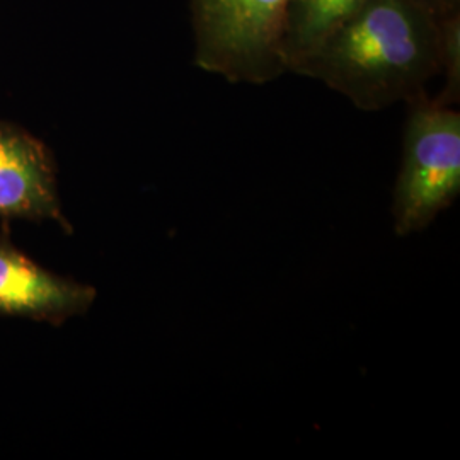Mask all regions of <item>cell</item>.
<instances>
[{
	"instance_id": "cell-7",
	"label": "cell",
	"mask_w": 460,
	"mask_h": 460,
	"mask_svg": "<svg viewBox=\"0 0 460 460\" xmlns=\"http://www.w3.org/2000/svg\"><path fill=\"white\" fill-rule=\"evenodd\" d=\"M437 19V57L440 74H444V91L438 101L445 106H454L460 99V11L435 17Z\"/></svg>"
},
{
	"instance_id": "cell-2",
	"label": "cell",
	"mask_w": 460,
	"mask_h": 460,
	"mask_svg": "<svg viewBox=\"0 0 460 460\" xmlns=\"http://www.w3.org/2000/svg\"><path fill=\"white\" fill-rule=\"evenodd\" d=\"M393 197L394 230L427 229L460 195V115L428 96L411 101Z\"/></svg>"
},
{
	"instance_id": "cell-3",
	"label": "cell",
	"mask_w": 460,
	"mask_h": 460,
	"mask_svg": "<svg viewBox=\"0 0 460 460\" xmlns=\"http://www.w3.org/2000/svg\"><path fill=\"white\" fill-rule=\"evenodd\" d=\"M292 0H190L198 68L263 85L287 72L281 55Z\"/></svg>"
},
{
	"instance_id": "cell-1",
	"label": "cell",
	"mask_w": 460,
	"mask_h": 460,
	"mask_svg": "<svg viewBox=\"0 0 460 460\" xmlns=\"http://www.w3.org/2000/svg\"><path fill=\"white\" fill-rule=\"evenodd\" d=\"M292 74L326 84L362 111L410 104L440 75L437 19L411 0H367Z\"/></svg>"
},
{
	"instance_id": "cell-4",
	"label": "cell",
	"mask_w": 460,
	"mask_h": 460,
	"mask_svg": "<svg viewBox=\"0 0 460 460\" xmlns=\"http://www.w3.org/2000/svg\"><path fill=\"white\" fill-rule=\"evenodd\" d=\"M57 161L49 146L16 123L0 119V218L53 222L74 234L58 193Z\"/></svg>"
},
{
	"instance_id": "cell-8",
	"label": "cell",
	"mask_w": 460,
	"mask_h": 460,
	"mask_svg": "<svg viewBox=\"0 0 460 460\" xmlns=\"http://www.w3.org/2000/svg\"><path fill=\"white\" fill-rule=\"evenodd\" d=\"M433 17L447 16L460 11V0H411Z\"/></svg>"
},
{
	"instance_id": "cell-5",
	"label": "cell",
	"mask_w": 460,
	"mask_h": 460,
	"mask_svg": "<svg viewBox=\"0 0 460 460\" xmlns=\"http://www.w3.org/2000/svg\"><path fill=\"white\" fill-rule=\"evenodd\" d=\"M0 227V317L26 319L60 328L91 311L98 290L57 275L24 254L11 239L9 222Z\"/></svg>"
},
{
	"instance_id": "cell-6",
	"label": "cell",
	"mask_w": 460,
	"mask_h": 460,
	"mask_svg": "<svg viewBox=\"0 0 460 460\" xmlns=\"http://www.w3.org/2000/svg\"><path fill=\"white\" fill-rule=\"evenodd\" d=\"M367 0H292L285 17L281 55L294 72L329 34L353 16Z\"/></svg>"
}]
</instances>
